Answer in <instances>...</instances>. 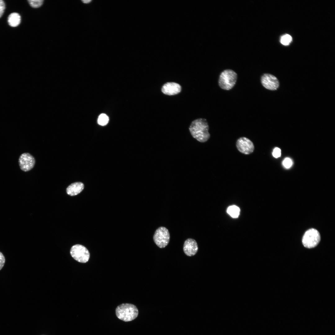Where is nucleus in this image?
<instances>
[{"label":"nucleus","mask_w":335,"mask_h":335,"mask_svg":"<svg viewBox=\"0 0 335 335\" xmlns=\"http://www.w3.org/2000/svg\"><path fill=\"white\" fill-rule=\"evenodd\" d=\"M28 2L31 7L34 8H38L42 4L43 0H29Z\"/></svg>","instance_id":"nucleus-17"},{"label":"nucleus","mask_w":335,"mask_h":335,"mask_svg":"<svg viewBox=\"0 0 335 335\" xmlns=\"http://www.w3.org/2000/svg\"><path fill=\"white\" fill-rule=\"evenodd\" d=\"M237 78V74L233 70L231 69L224 70L219 75L218 85L222 89L230 90L236 84Z\"/></svg>","instance_id":"nucleus-3"},{"label":"nucleus","mask_w":335,"mask_h":335,"mask_svg":"<svg viewBox=\"0 0 335 335\" xmlns=\"http://www.w3.org/2000/svg\"><path fill=\"white\" fill-rule=\"evenodd\" d=\"M281 150L279 148L276 147L273 150L272 155L275 158H278L281 156Z\"/></svg>","instance_id":"nucleus-19"},{"label":"nucleus","mask_w":335,"mask_h":335,"mask_svg":"<svg viewBox=\"0 0 335 335\" xmlns=\"http://www.w3.org/2000/svg\"><path fill=\"white\" fill-rule=\"evenodd\" d=\"M109 120L108 117L104 114H101L98 119V124L101 126H105L108 123Z\"/></svg>","instance_id":"nucleus-16"},{"label":"nucleus","mask_w":335,"mask_h":335,"mask_svg":"<svg viewBox=\"0 0 335 335\" xmlns=\"http://www.w3.org/2000/svg\"><path fill=\"white\" fill-rule=\"evenodd\" d=\"M170 238L168 230L166 227L161 226L158 228L153 236L155 243L159 248L166 247L168 244Z\"/></svg>","instance_id":"nucleus-5"},{"label":"nucleus","mask_w":335,"mask_h":335,"mask_svg":"<svg viewBox=\"0 0 335 335\" xmlns=\"http://www.w3.org/2000/svg\"><path fill=\"white\" fill-rule=\"evenodd\" d=\"M236 146L238 150L242 153L249 154L252 153L254 146L252 142L245 137H241L238 139Z\"/></svg>","instance_id":"nucleus-9"},{"label":"nucleus","mask_w":335,"mask_h":335,"mask_svg":"<svg viewBox=\"0 0 335 335\" xmlns=\"http://www.w3.org/2000/svg\"><path fill=\"white\" fill-rule=\"evenodd\" d=\"M292 163L291 159L288 158L285 159L283 162V166L287 168H290L292 165Z\"/></svg>","instance_id":"nucleus-18"},{"label":"nucleus","mask_w":335,"mask_h":335,"mask_svg":"<svg viewBox=\"0 0 335 335\" xmlns=\"http://www.w3.org/2000/svg\"><path fill=\"white\" fill-rule=\"evenodd\" d=\"M115 312L117 317L125 322L134 319L138 314V310L136 306L129 303H123L119 305L116 308Z\"/></svg>","instance_id":"nucleus-2"},{"label":"nucleus","mask_w":335,"mask_h":335,"mask_svg":"<svg viewBox=\"0 0 335 335\" xmlns=\"http://www.w3.org/2000/svg\"><path fill=\"white\" fill-rule=\"evenodd\" d=\"M320 240L319 232L316 230L312 228L305 232L302 238V242L305 247L311 248L316 246Z\"/></svg>","instance_id":"nucleus-4"},{"label":"nucleus","mask_w":335,"mask_h":335,"mask_svg":"<svg viewBox=\"0 0 335 335\" xmlns=\"http://www.w3.org/2000/svg\"><path fill=\"white\" fill-rule=\"evenodd\" d=\"M18 162L20 169L24 172H27L34 168L35 161L34 158L30 154L25 153L19 157Z\"/></svg>","instance_id":"nucleus-8"},{"label":"nucleus","mask_w":335,"mask_h":335,"mask_svg":"<svg viewBox=\"0 0 335 335\" xmlns=\"http://www.w3.org/2000/svg\"><path fill=\"white\" fill-rule=\"evenodd\" d=\"M189 129L193 137L200 142H205L210 137L209 126L205 119L200 118L194 120L191 123Z\"/></svg>","instance_id":"nucleus-1"},{"label":"nucleus","mask_w":335,"mask_h":335,"mask_svg":"<svg viewBox=\"0 0 335 335\" xmlns=\"http://www.w3.org/2000/svg\"><path fill=\"white\" fill-rule=\"evenodd\" d=\"M5 9V5L4 2L0 0V18L2 16Z\"/></svg>","instance_id":"nucleus-20"},{"label":"nucleus","mask_w":335,"mask_h":335,"mask_svg":"<svg viewBox=\"0 0 335 335\" xmlns=\"http://www.w3.org/2000/svg\"><path fill=\"white\" fill-rule=\"evenodd\" d=\"M5 261V257L3 254L0 252V270L3 267Z\"/></svg>","instance_id":"nucleus-21"},{"label":"nucleus","mask_w":335,"mask_h":335,"mask_svg":"<svg viewBox=\"0 0 335 335\" xmlns=\"http://www.w3.org/2000/svg\"><path fill=\"white\" fill-rule=\"evenodd\" d=\"M84 184L81 182L73 183L69 185L66 189L67 194L71 196H74L80 193L83 190Z\"/></svg>","instance_id":"nucleus-12"},{"label":"nucleus","mask_w":335,"mask_h":335,"mask_svg":"<svg viewBox=\"0 0 335 335\" xmlns=\"http://www.w3.org/2000/svg\"><path fill=\"white\" fill-rule=\"evenodd\" d=\"M292 40V38L291 36L288 34H286L281 37L280 42L283 45L287 46L290 44Z\"/></svg>","instance_id":"nucleus-15"},{"label":"nucleus","mask_w":335,"mask_h":335,"mask_svg":"<svg viewBox=\"0 0 335 335\" xmlns=\"http://www.w3.org/2000/svg\"><path fill=\"white\" fill-rule=\"evenodd\" d=\"M70 253L72 257L76 261L81 263H86L90 258L88 250L84 246L76 244L71 248Z\"/></svg>","instance_id":"nucleus-6"},{"label":"nucleus","mask_w":335,"mask_h":335,"mask_svg":"<svg viewBox=\"0 0 335 335\" xmlns=\"http://www.w3.org/2000/svg\"><path fill=\"white\" fill-rule=\"evenodd\" d=\"M21 17L19 14L14 12L11 14L8 18L9 25L11 27H16L20 23Z\"/></svg>","instance_id":"nucleus-13"},{"label":"nucleus","mask_w":335,"mask_h":335,"mask_svg":"<svg viewBox=\"0 0 335 335\" xmlns=\"http://www.w3.org/2000/svg\"><path fill=\"white\" fill-rule=\"evenodd\" d=\"M181 90V86L174 82L167 83L164 84L161 89V91L164 94L169 96L177 94L179 93Z\"/></svg>","instance_id":"nucleus-11"},{"label":"nucleus","mask_w":335,"mask_h":335,"mask_svg":"<svg viewBox=\"0 0 335 335\" xmlns=\"http://www.w3.org/2000/svg\"><path fill=\"white\" fill-rule=\"evenodd\" d=\"M82 2H84V3H89V2H90L91 1V0H82Z\"/></svg>","instance_id":"nucleus-22"},{"label":"nucleus","mask_w":335,"mask_h":335,"mask_svg":"<svg viewBox=\"0 0 335 335\" xmlns=\"http://www.w3.org/2000/svg\"><path fill=\"white\" fill-rule=\"evenodd\" d=\"M239 208L235 205H232L229 206L227 209L228 213L233 218H237L238 217L240 212Z\"/></svg>","instance_id":"nucleus-14"},{"label":"nucleus","mask_w":335,"mask_h":335,"mask_svg":"<svg viewBox=\"0 0 335 335\" xmlns=\"http://www.w3.org/2000/svg\"><path fill=\"white\" fill-rule=\"evenodd\" d=\"M260 80L263 86L269 90H275L279 87V83L278 79L272 74H264L261 76Z\"/></svg>","instance_id":"nucleus-7"},{"label":"nucleus","mask_w":335,"mask_h":335,"mask_svg":"<svg viewBox=\"0 0 335 335\" xmlns=\"http://www.w3.org/2000/svg\"><path fill=\"white\" fill-rule=\"evenodd\" d=\"M183 249L185 253L188 256L195 255L197 252L198 247L196 241L194 239L189 238L184 242Z\"/></svg>","instance_id":"nucleus-10"}]
</instances>
